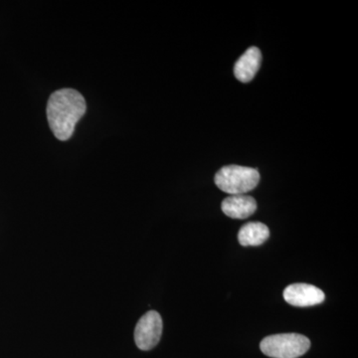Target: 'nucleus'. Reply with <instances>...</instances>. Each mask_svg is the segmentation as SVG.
<instances>
[{
  "label": "nucleus",
  "instance_id": "nucleus-3",
  "mask_svg": "<svg viewBox=\"0 0 358 358\" xmlns=\"http://www.w3.org/2000/svg\"><path fill=\"white\" fill-rule=\"evenodd\" d=\"M260 348L268 357L298 358L310 350V341L301 334H280L264 338Z\"/></svg>",
  "mask_w": 358,
  "mask_h": 358
},
{
  "label": "nucleus",
  "instance_id": "nucleus-4",
  "mask_svg": "<svg viewBox=\"0 0 358 358\" xmlns=\"http://www.w3.org/2000/svg\"><path fill=\"white\" fill-rule=\"evenodd\" d=\"M162 319L159 313L150 310L143 315L134 329V341L141 350H150L159 343L162 334Z\"/></svg>",
  "mask_w": 358,
  "mask_h": 358
},
{
  "label": "nucleus",
  "instance_id": "nucleus-6",
  "mask_svg": "<svg viewBox=\"0 0 358 358\" xmlns=\"http://www.w3.org/2000/svg\"><path fill=\"white\" fill-rule=\"evenodd\" d=\"M261 62H262V53L260 49L251 47L238 59L234 66L235 77L242 83H249L260 69Z\"/></svg>",
  "mask_w": 358,
  "mask_h": 358
},
{
  "label": "nucleus",
  "instance_id": "nucleus-1",
  "mask_svg": "<svg viewBox=\"0 0 358 358\" xmlns=\"http://www.w3.org/2000/svg\"><path fill=\"white\" fill-rule=\"evenodd\" d=\"M86 110V101L76 90L62 89L54 92L47 103V119L54 136L59 141L69 140Z\"/></svg>",
  "mask_w": 358,
  "mask_h": 358
},
{
  "label": "nucleus",
  "instance_id": "nucleus-7",
  "mask_svg": "<svg viewBox=\"0 0 358 358\" xmlns=\"http://www.w3.org/2000/svg\"><path fill=\"white\" fill-rule=\"evenodd\" d=\"M223 213L232 219H246L255 213L256 200L249 195H231L221 204Z\"/></svg>",
  "mask_w": 358,
  "mask_h": 358
},
{
  "label": "nucleus",
  "instance_id": "nucleus-8",
  "mask_svg": "<svg viewBox=\"0 0 358 358\" xmlns=\"http://www.w3.org/2000/svg\"><path fill=\"white\" fill-rule=\"evenodd\" d=\"M270 237L268 226L261 222H250L242 226L238 233V240L242 246H259Z\"/></svg>",
  "mask_w": 358,
  "mask_h": 358
},
{
  "label": "nucleus",
  "instance_id": "nucleus-5",
  "mask_svg": "<svg viewBox=\"0 0 358 358\" xmlns=\"http://www.w3.org/2000/svg\"><path fill=\"white\" fill-rule=\"evenodd\" d=\"M324 292L310 284H293L284 291V299L294 307L307 308L320 305L324 301Z\"/></svg>",
  "mask_w": 358,
  "mask_h": 358
},
{
  "label": "nucleus",
  "instance_id": "nucleus-2",
  "mask_svg": "<svg viewBox=\"0 0 358 358\" xmlns=\"http://www.w3.org/2000/svg\"><path fill=\"white\" fill-rule=\"evenodd\" d=\"M215 185L219 189L231 195H241L251 192L260 182V173L251 167L224 166L216 173Z\"/></svg>",
  "mask_w": 358,
  "mask_h": 358
}]
</instances>
